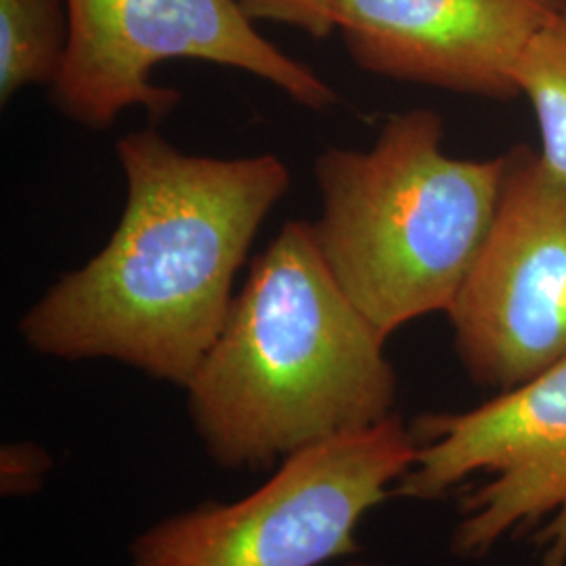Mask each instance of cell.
Wrapping results in <instances>:
<instances>
[{"label": "cell", "instance_id": "6da1fadb", "mask_svg": "<svg viewBox=\"0 0 566 566\" xmlns=\"http://www.w3.org/2000/svg\"><path fill=\"white\" fill-rule=\"evenodd\" d=\"M116 156L120 221L21 317V338L44 357L112 359L185 388L223 329L235 275L290 170L273 154H185L154 128L124 135Z\"/></svg>", "mask_w": 566, "mask_h": 566}, {"label": "cell", "instance_id": "7a4b0ae2", "mask_svg": "<svg viewBox=\"0 0 566 566\" xmlns=\"http://www.w3.org/2000/svg\"><path fill=\"white\" fill-rule=\"evenodd\" d=\"M385 343L329 273L313 224H283L185 386L208 458L266 470L390 418L397 374Z\"/></svg>", "mask_w": 566, "mask_h": 566}, {"label": "cell", "instance_id": "3957f363", "mask_svg": "<svg viewBox=\"0 0 566 566\" xmlns=\"http://www.w3.org/2000/svg\"><path fill=\"white\" fill-rule=\"evenodd\" d=\"M443 135L437 112L409 109L367 151L329 147L315 163L319 252L386 340L451 308L500 202L506 156L453 158Z\"/></svg>", "mask_w": 566, "mask_h": 566}, {"label": "cell", "instance_id": "277c9868", "mask_svg": "<svg viewBox=\"0 0 566 566\" xmlns=\"http://www.w3.org/2000/svg\"><path fill=\"white\" fill-rule=\"evenodd\" d=\"M418 437L399 413L306 447L235 502H203L149 526L128 566H322L359 549L357 526L411 470Z\"/></svg>", "mask_w": 566, "mask_h": 566}, {"label": "cell", "instance_id": "5b68a950", "mask_svg": "<svg viewBox=\"0 0 566 566\" xmlns=\"http://www.w3.org/2000/svg\"><path fill=\"white\" fill-rule=\"evenodd\" d=\"M418 453L392 495L432 502L474 474L453 552L481 558L507 535L539 528V566H566V361L460 413L411 426Z\"/></svg>", "mask_w": 566, "mask_h": 566}, {"label": "cell", "instance_id": "8992f818", "mask_svg": "<svg viewBox=\"0 0 566 566\" xmlns=\"http://www.w3.org/2000/svg\"><path fill=\"white\" fill-rule=\"evenodd\" d=\"M67 11L70 42L51 99L84 128L103 130L130 107L172 112L179 91L151 81L164 61L242 70L313 112L338 103L311 67L261 36L238 0H67Z\"/></svg>", "mask_w": 566, "mask_h": 566}, {"label": "cell", "instance_id": "52a82bcc", "mask_svg": "<svg viewBox=\"0 0 566 566\" xmlns=\"http://www.w3.org/2000/svg\"><path fill=\"white\" fill-rule=\"evenodd\" d=\"M476 385L510 390L566 361V177L518 145L485 243L447 311Z\"/></svg>", "mask_w": 566, "mask_h": 566}, {"label": "cell", "instance_id": "ba28073f", "mask_svg": "<svg viewBox=\"0 0 566 566\" xmlns=\"http://www.w3.org/2000/svg\"><path fill=\"white\" fill-rule=\"evenodd\" d=\"M566 0H340L338 32L361 70L510 99L528 44Z\"/></svg>", "mask_w": 566, "mask_h": 566}, {"label": "cell", "instance_id": "9c48e42d", "mask_svg": "<svg viewBox=\"0 0 566 566\" xmlns=\"http://www.w3.org/2000/svg\"><path fill=\"white\" fill-rule=\"evenodd\" d=\"M70 42L67 0H0V103L57 81Z\"/></svg>", "mask_w": 566, "mask_h": 566}, {"label": "cell", "instance_id": "30bf717a", "mask_svg": "<svg viewBox=\"0 0 566 566\" xmlns=\"http://www.w3.org/2000/svg\"><path fill=\"white\" fill-rule=\"evenodd\" d=\"M516 86L539 124L542 160L566 177V4L528 44Z\"/></svg>", "mask_w": 566, "mask_h": 566}, {"label": "cell", "instance_id": "8fae6325", "mask_svg": "<svg viewBox=\"0 0 566 566\" xmlns=\"http://www.w3.org/2000/svg\"><path fill=\"white\" fill-rule=\"evenodd\" d=\"M252 21H275L324 41L338 28L340 0H238Z\"/></svg>", "mask_w": 566, "mask_h": 566}, {"label": "cell", "instance_id": "7c38bea8", "mask_svg": "<svg viewBox=\"0 0 566 566\" xmlns=\"http://www.w3.org/2000/svg\"><path fill=\"white\" fill-rule=\"evenodd\" d=\"M0 481L2 493L11 497L30 495L44 481V474L51 468V458L41 447L20 443V446L2 447L0 462Z\"/></svg>", "mask_w": 566, "mask_h": 566}, {"label": "cell", "instance_id": "4fadbf2b", "mask_svg": "<svg viewBox=\"0 0 566 566\" xmlns=\"http://www.w3.org/2000/svg\"><path fill=\"white\" fill-rule=\"evenodd\" d=\"M348 566H385V565H378V563H353V565Z\"/></svg>", "mask_w": 566, "mask_h": 566}]
</instances>
